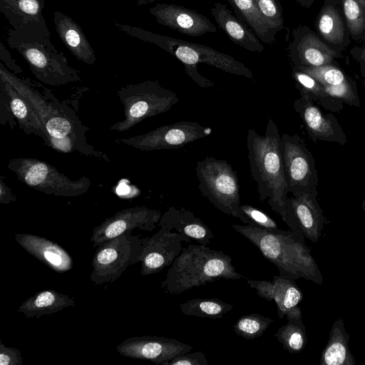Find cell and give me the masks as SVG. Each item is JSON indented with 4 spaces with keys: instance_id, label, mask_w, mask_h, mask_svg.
Returning a JSON list of instances; mask_svg holds the SVG:
<instances>
[{
    "instance_id": "cell-26",
    "label": "cell",
    "mask_w": 365,
    "mask_h": 365,
    "mask_svg": "<svg viewBox=\"0 0 365 365\" xmlns=\"http://www.w3.org/2000/svg\"><path fill=\"white\" fill-rule=\"evenodd\" d=\"M349 334L346 331L344 319L338 317L334 322L329 340L322 351L320 365H355L356 360L349 346Z\"/></svg>"
},
{
    "instance_id": "cell-7",
    "label": "cell",
    "mask_w": 365,
    "mask_h": 365,
    "mask_svg": "<svg viewBox=\"0 0 365 365\" xmlns=\"http://www.w3.org/2000/svg\"><path fill=\"white\" fill-rule=\"evenodd\" d=\"M195 173L200 193L214 207L245 225L250 223L241 211L238 178L227 161L206 157L197 162Z\"/></svg>"
},
{
    "instance_id": "cell-2",
    "label": "cell",
    "mask_w": 365,
    "mask_h": 365,
    "mask_svg": "<svg viewBox=\"0 0 365 365\" xmlns=\"http://www.w3.org/2000/svg\"><path fill=\"white\" fill-rule=\"evenodd\" d=\"M250 173L257 182L259 199L267 200L282 218L289 193L282 153L281 136L276 123L269 118L264 135L250 128L247 135Z\"/></svg>"
},
{
    "instance_id": "cell-41",
    "label": "cell",
    "mask_w": 365,
    "mask_h": 365,
    "mask_svg": "<svg viewBox=\"0 0 365 365\" xmlns=\"http://www.w3.org/2000/svg\"><path fill=\"white\" fill-rule=\"evenodd\" d=\"M23 359L19 349L6 346L0 340V365H22Z\"/></svg>"
},
{
    "instance_id": "cell-11",
    "label": "cell",
    "mask_w": 365,
    "mask_h": 365,
    "mask_svg": "<svg viewBox=\"0 0 365 365\" xmlns=\"http://www.w3.org/2000/svg\"><path fill=\"white\" fill-rule=\"evenodd\" d=\"M282 153L289 192L293 196L317 190L314 158L299 135H281Z\"/></svg>"
},
{
    "instance_id": "cell-44",
    "label": "cell",
    "mask_w": 365,
    "mask_h": 365,
    "mask_svg": "<svg viewBox=\"0 0 365 365\" xmlns=\"http://www.w3.org/2000/svg\"><path fill=\"white\" fill-rule=\"evenodd\" d=\"M350 53L357 61H362L365 63V46L354 47L351 49Z\"/></svg>"
},
{
    "instance_id": "cell-42",
    "label": "cell",
    "mask_w": 365,
    "mask_h": 365,
    "mask_svg": "<svg viewBox=\"0 0 365 365\" xmlns=\"http://www.w3.org/2000/svg\"><path fill=\"white\" fill-rule=\"evenodd\" d=\"M249 286L255 289L257 294L268 301L274 300V283L272 280H256L248 279Z\"/></svg>"
},
{
    "instance_id": "cell-29",
    "label": "cell",
    "mask_w": 365,
    "mask_h": 365,
    "mask_svg": "<svg viewBox=\"0 0 365 365\" xmlns=\"http://www.w3.org/2000/svg\"><path fill=\"white\" fill-rule=\"evenodd\" d=\"M292 76L300 95L307 96L314 102L331 111L340 112L343 108L344 102L328 96L323 85L308 73L292 66Z\"/></svg>"
},
{
    "instance_id": "cell-13",
    "label": "cell",
    "mask_w": 365,
    "mask_h": 365,
    "mask_svg": "<svg viewBox=\"0 0 365 365\" xmlns=\"http://www.w3.org/2000/svg\"><path fill=\"white\" fill-rule=\"evenodd\" d=\"M318 191L303 193L286 199L282 220L302 240L317 242L325 225L329 222L323 214L317 200Z\"/></svg>"
},
{
    "instance_id": "cell-37",
    "label": "cell",
    "mask_w": 365,
    "mask_h": 365,
    "mask_svg": "<svg viewBox=\"0 0 365 365\" xmlns=\"http://www.w3.org/2000/svg\"><path fill=\"white\" fill-rule=\"evenodd\" d=\"M269 27L277 34L284 28L283 9L280 0H253Z\"/></svg>"
},
{
    "instance_id": "cell-12",
    "label": "cell",
    "mask_w": 365,
    "mask_h": 365,
    "mask_svg": "<svg viewBox=\"0 0 365 365\" xmlns=\"http://www.w3.org/2000/svg\"><path fill=\"white\" fill-rule=\"evenodd\" d=\"M212 133L210 127L197 122L180 121L162 125L144 134L118 138L115 143L124 144L143 151L175 149Z\"/></svg>"
},
{
    "instance_id": "cell-32",
    "label": "cell",
    "mask_w": 365,
    "mask_h": 365,
    "mask_svg": "<svg viewBox=\"0 0 365 365\" xmlns=\"http://www.w3.org/2000/svg\"><path fill=\"white\" fill-rule=\"evenodd\" d=\"M185 316H195L210 319H221L230 312L233 305L217 298H196L179 305Z\"/></svg>"
},
{
    "instance_id": "cell-17",
    "label": "cell",
    "mask_w": 365,
    "mask_h": 365,
    "mask_svg": "<svg viewBox=\"0 0 365 365\" xmlns=\"http://www.w3.org/2000/svg\"><path fill=\"white\" fill-rule=\"evenodd\" d=\"M288 55L294 66H320L333 64L341 52L325 43L309 27L299 26L292 30Z\"/></svg>"
},
{
    "instance_id": "cell-45",
    "label": "cell",
    "mask_w": 365,
    "mask_h": 365,
    "mask_svg": "<svg viewBox=\"0 0 365 365\" xmlns=\"http://www.w3.org/2000/svg\"><path fill=\"white\" fill-rule=\"evenodd\" d=\"M297 1L301 6L308 9L312 6L315 0H293Z\"/></svg>"
},
{
    "instance_id": "cell-46",
    "label": "cell",
    "mask_w": 365,
    "mask_h": 365,
    "mask_svg": "<svg viewBox=\"0 0 365 365\" xmlns=\"http://www.w3.org/2000/svg\"><path fill=\"white\" fill-rule=\"evenodd\" d=\"M359 63L360 71L364 78V85L365 87V63L362 61H358Z\"/></svg>"
},
{
    "instance_id": "cell-22",
    "label": "cell",
    "mask_w": 365,
    "mask_h": 365,
    "mask_svg": "<svg viewBox=\"0 0 365 365\" xmlns=\"http://www.w3.org/2000/svg\"><path fill=\"white\" fill-rule=\"evenodd\" d=\"M210 11L219 28L234 43L251 52L264 51V46L255 32L226 5L215 3Z\"/></svg>"
},
{
    "instance_id": "cell-15",
    "label": "cell",
    "mask_w": 365,
    "mask_h": 365,
    "mask_svg": "<svg viewBox=\"0 0 365 365\" xmlns=\"http://www.w3.org/2000/svg\"><path fill=\"white\" fill-rule=\"evenodd\" d=\"M193 347L175 339L158 336H132L116 347L120 355L134 359L168 365L172 359L192 350Z\"/></svg>"
},
{
    "instance_id": "cell-39",
    "label": "cell",
    "mask_w": 365,
    "mask_h": 365,
    "mask_svg": "<svg viewBox=\"0 0 365 365\" xmlns=\"http://www.w3.org/2000/svg\"><path fill=\"white\" fill-rule=\"evenodd\" d=\"M240 209L243 215L250 220L249 225H256L269 231L281 230L277 222L263 211L250 205H241Z\"/></svg>"
},
{
    "instance_id": "cell-24",
    "label": "cell",
    "mask_w": 365,
    "mask_h": 365,
    "mask_svg": "<svg viewBox=\"0 0 365 365\" xmlns=\"http://www.w3.org/2000/svg\"><path fill=\"white\" fill-rule=\"evenodd\" d=\"M158 226L174 230L200 245H207L214 238L210 229L192 212L184 207H169L162 215Z\"/></svg>"
},
{
    "instance_id": "cell-28",
    "label": "cell",
    "mask_w": 365,
    "mask_h": 365,
    "mask_svg": "<svg viewBox=\"0 0 365 365\" xmlns=\"http://www.w3.org/2000/svg\"><path fill=\"white\" fill-rule=\"evenodd\" d=\"M237 16L246 23L262 43L273 44L277 33L268 25L253 0H227Z\"/></svg>"
},
{
    "instance_id": "cell-35",
    "label": "cell",
    "mask_w": 365,
    "mask_h": 365,
    "mask_svg": "<svg viewBox=\"0 0 365 365\" xmlns=\"http://www.w3.org/2000/svg\"><path fill=\"white\" fill-rule=\"evenodd\" d=\"M273 322L271 318L259 314H245L237 319L233 330L237 335L252 340L261 336Z\"/></svg>"
},
{
    "instance_id": "cell-21",
    "label": "cell",
    "mask_w": 365,
    "mask_h": 365,
    "mask_svg": "<svg viewBox=\"0 0 365 365\" xmlns=\"http://www.w3.org/2000/svg\"><path fill=\"white\" fill-rule=\"evenodd\" d=\"M315 26L318 34L339 52L350 43L341 0H324Z\"/></svg>"
},
{
    "instance_id": "cell-30",
    "label": "cell",
    "mask_w": 365,
    "mask_h": 365,
    "mask_svg": "<svg viewBox=\"0 0 365 365\" xmlns=\"http://www.w3.org/2000/svg\"><path fill=\"white\" fill-rule=\"evenodd\" d=\"M287 323L279 328L274 336L290 354L301 352L307 344V335L299 307L286 315Z\"/></svg>"
},
{
    "instance_id": "cell-38",
    "label": "cell",
    "mask_w": 365,
    "mask_h": 365,
    "mask_svg": "<svg viewBox=\"0 0 365 365\" xmlns=\"http://www.w3.org/2000/svg\"><path fill=\"white\" fill-rule=\"evenodd\" d=\"M323 87L329 96L341 100L351 106L359 107L361 105L356 84L350 78L338 85H323Z\"/></svg>"
},
{
    "instance_id": "cell-43",
    "label": "cell",
    "mask_w": 365,
    "mask_h": 365,
    "mask_svg": "<svg viewBox=\"0 0 365 365\" xmlns=\"http://www.w3.org/2000/svg\"><path fill=\"white\" fill-rule=\"evenodd\" d=\"M16 200V196L13 194L11 190L7 185L0 179V203L9 204Z\"/></svg>"
},
{
    "instance_id": "cell-19",
    "label": "cell",
    "mask_w": 365,
    "mask_h": 365,
    "mask_svg": "<svg viewBox=\"0 0 365 365\" xmlns=\"http://www.w3.org/2000/svg\"><path fill=\"white\" fill-rule=\"evenodd\" d=\"M149 10L158 24L189 36H200L217 31L209 18L180 5L157 4Z\"/></svg>"
},
{
    "instance_id": "cell-23",
    "label": "cell",
    "mask_w": 365,
    "mask_h": 365,
    "mask_svg": "<svg viewBox=\"0 0 365 365\" xmlns=\"http://www.w3.org/2000/svg\"><path fill=\"white\" fill-rule=\"evenodd\" d=\"M1 92L6 97L11 112L17 120L19 128L26 134L41 138L50 146V137L35 110L9 83L1 78Z\"/></svg>"
},
{
    "instance_id": "cell-40",
    "label": "cell",
    "mask_w": 365,
    "mask_h": 365,
    "mask_svg": "<svg viewBox=\"0 0 365 365\" xmlns=\"http://www.w3.org/2000/svg\"><path fill=\"white\" fill-rule=\"evenodd\" d=\"M168 365H208V361L200 351H189L173 357Z\"/></svg>"
},
{
    "instance_id": "cell-47",
    "label": "cell",
    "mask_w": 365,
    "mask_h": 365,
    "mask_svg": "<svg viewBox=\"0 0 365 365\" xmlns=\"http://www.w3.org/2000/svg\"><path fill=\"white\" fill-rule=\"evenodd\" d=\"M361 209L365 212V197L361 202Z\"/></svg>"
},
{
    "instance_id": "cell-3",
    "label": "cell",
    "mask_w": 365,
    "mask_h": 365,
    "mask_svg": "<svg viewBox=\"0 0 365 365\" xmlns=\"http://www.w3.org/2000/svg\"><path fill=\"white\" fill-rule=\"evenodd\" d=\"M232 227L256 246L279 274L294 280L304 278L322 284L323 277L311 249L291 230L273 232L251 225H232Z\"/></svg>"
},
{
    "instance_id": "cell-4",
    "label": "cell",
    "mask_w": 365,
    "mask_h": 365,
    "mask_svg": "<svg viewBox=\"0 0 365 365\" xmlns=\"http://www.w3.org/2000/svg\"><path fill=\"white\" fill-rule=\"evenodd\" d=\"M12 25L16 30H9V44L22 55L36 78L53 86L81 81L77 71L51 43L44 19Z\"/></svg>"
},
{
    "instance_id": "cell-18",
    "label": "cell",
    "mask_w": 365,
    "mask_h": 365,
    "mask_svg": "<svg viewBox=\"0 0 365 365\" xmlns=\"http://www.w3.org/2000/svg\"><path fill=\"white\" fill-rule=\"evenodd\" d=\"M293 106L312 140L335 142L341 145L346 144V136L336 118L330 113L324 115L309 97L300 95L294 101Z\"/></svg>"
},
{
    "instance_id": "cell-8",
    "label": "cell",
    "mask_w": 365,
    "mask_h": 365,
    "mask_svg": "<svg viewBox=\"0 0 365 365\" xmlns=\"http://www.w3.org/2000/svg\"><path fill=\"white\" fill-rule=\"evenodd\" d=\"M117 96L124 108V118L110 130L126 131L142 120L165 113L179 102L176 93L157 81H146L120 88Z\"/></svg>"
},
{
    "instance_id": "cell-31",
    "label": "cell",
    "mask_w": 365,
    "mask_h": 365,
    "mask_svg": "<svg viewBox=\"0 0 365 365\" xmlns=\"http://www.w3.org/2000/svg\"><path fill=\"white\" fill-rule=\"evenodd\" d=\"M272 281L277 315L283 318L289 312L298 307L303 299V294L295 280L284 274L274 276Z\"/></svg>"
},
{
    "instance_id": "cell-33",
    "label": "cell",
    "mask_w": 365,
    "mask_h": 365,
    "mask_svg": "<svg viewBox=\"0 0 365 365\" xmlns=\"http://www.w3.org/2000/svg\"><path fill=\"white\" fill-rule=\"evenodd\" d=\"M45 0H1V9L8 18H16L11 24L41 21ZM10 20V19H9Z\"/></svg>"
},
{
    "instance_id": "cell-34",
    "label": "cell",
    "mask_w": 365,
    "mask_h": 365,
    "mask_svg": "<svg viewBox=\"0 0 365 365\" xmlns=\"http://www.w3.org/2000/svg\"><path fill=\"white\" fill-rule=\"evenodd\" d=\"M349 34L356 41H365V0H341Z\"/></svg>"
},
{
    "instance_id": "cell-5",
    "label": "cell",
    "mask_w": 365,
    "mask_h": 365,
    "mask_svg": "<svg viewBox=\"0 0 365 365\" xmlns=\"http://www.w3.org/2000/svg\"><path fill=\"white\" fill-rule=\"evenodd\" d=\"M232 262V257L222 251L189 245L170 266L161 288L166 294H178L217 280L243 278Z\"/></svg>"
},
{
    "instance_id": "cell-1",
    "label": "cell",
    "mask_w": 365,
    "mask_h": 365,
    "mask_svg": "<svg viewBox=\"0 0 365 365\" xmlns=\"http://www.w3.org/2000/svg\"><path fill=\"white\" fill-rule=\"evenodd\" d=\"M0 76L21 93L35 110L48 133L51 147L61 152H78L110 161L105 153L96 151L87 143L86 134L88 128L82 124L70 107L60 103L52 93L43 96L9 72L2 63Z\"/></svg>"
},
{
    "instance_id": "cell-20",
    "label": "cell",
    "mask_w": 365,
    "mask_h": 365,
    "mask_svg": "<svg viewBox=\"0 0 365 365\" xmlns=\"http://www.w3.org/2000/svg\"><path fill=\"white\" fill-rule=\"evenodd\" d=\"M14 237L25 251L56 272L64 273L72 269L71 256L58 244L31 233H16Z\"/></svg>"
},
{
    "instance_id": "cell-27",
    "label": "cell",
    "mask_w": 365,
    "mask_h": 365,
    "mask_svg": "<svg viewBox=\"0 0 365 365\" xmlns=\"http://www.w3.org/2000/svg\"><path fill=\"white\" fill-rule=\"evenodd\" d=\"M76 306L73 298L53 289L39 291L28 298L19 307L18 312L26 317H40Z\"/></svg>"
},
{
    "instance_id": "cell-10",
    "label": "cell",
    "mask_w": 365,
    "mask_h": 365,
    "mask_svg": "<svg viewBox=\"0 0 365 365\" xmlns=\"http://www.w3.org/2000/svg\"><path fill=\"white\" fill-rule=\"evenodd\" d=\"M143 248V239L131 232L103 242L92 259L91 282L101 285L116 281L130 265L141 262Z\"/></svg>"
},
{
    "instance_id": "cell-16",
    "label": "cell",
    "mask_w": 365,
    "mask_h": 365,
    "mask_svg": "<svg viewBox=\"0 0 365 365\" xmlns=\"http://www.w3.org/2000/svg\"><path fill=\"white\" fill-rule=\"evenodd\" d=\"M143 240L140 274L147 276L170 266L182 252V242H190L192 240L178 232L160 227L155 235Z\"/></svg>"
},
{
    "instance_id": "cell-6",
    "label": "cell",
    "mask_w": 365,
    "mask_h": 365,
    "mask_svg": "<svg viewBox=\"0 0 365 365\" xmlns=\"http://www.w3.org/2000/svg\"><path fill=\"white\" fill-rule=\"evenodd\" d=\"M125 27L130 31L128 33L133 36L154 43L174 56L183 63L185 69L197 68L199 63H205L226 73L255 81L252 72L244 63L210 46L153 34L139 28Z\"/></svg>"
},
{
    "instance_id": "cell-36",
    "label": "cell",
    "mask_w": 365,
    "mask_h": 365,
    "mask_svg": "<svg viewBox=\"0 0 365 365\" xmlns=\"http://www.w3.org/2000/svg\"><path fill=\"white\" fill-rule=\"evenodd\" d=\"M297 68L308 73L323 85H338L349 78L341 69L333 64Z\"/></svg>"
},
{
    "instance_id": "cell-48",
    "label": "cell",
    "mask_w": 365,
    "mask_h": 365,
    "mask_svg": "<svg viewBox=\"0 0 365 365\" xmlns=\"http://www.w3.org/2000/svg\"><path fill=\"white\" fill-rule=\"evenodd\" d=\"M157 1V0H150V1H149V2H153V1Z\"/></svg>"
},
{
    "instance_id": "cell-9",
    "label": "cell",
    "mask_w": 365,
    "mask_h": 365,
    "mask_svg": "<svg viewBox=\"0 0 365 365\" xmlns=\"http://www.w3.org/2000/svg\"><path fill=\"white\" fill-rule=\"evenodd\" d=\"M7 168L18 179L41 192L58 197H78L88 192L91 180L86 176L73 180L47 162L19 157L9 160Z\"/></svg>"
},
{
    "instance_id": "cell-25",
    "label": "cell",
    "mask_w": 365,
    "mask_h": 365,
    "mask_svg": "<svg viewBox=\"0 0 365 365\" xmlns=\"http://www.w3.org/2000/svg\"><path fill=\"white\" fill-rule=\"evenodd\" d=\"M53 14L56 31L68 49L78 60L93 65L96 56L81 27L69 16L59 11Z\"/></svg>"
},
{
    "instance_id": "cell-14",
    "label": "cell",
    "mask_w": 365,
    "mask_h": 365,
    "mask_svg": "<svg viewBox=\"0 0 365 365\" xmlns=\"http://www.w3.org/2000/svg\"><path fill=\"white\" fill-rule=\"evenodd\" d=\"M161 217L160 210L145 206L123 209L95 227L90 240L93 247H97L106 241L135 229L153 231L158 226Z\"/></svg>"
}]
</instances>
